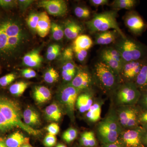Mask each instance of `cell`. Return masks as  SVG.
Here are the masks:
<instances>
[{"mask_svg": "<svg viewBox=\"0 0 147 147\" xmlns=\"http://www.w3.org/2000/svg\"><path fill=\"white\" fill-rule=\"evenodd\" d=\"M101 61L106 64L108 66L113 69L114 71H116L119 76H120L121 70L123 64L120 63L119 62L116 60L115 59L106 55L105 53L101 52L100 54Z\"/></svg>", "mask_w": 147, "mask_h": 147, "instance_id": "484cf974", "label": "cell"}, {"mask_svg": "<svg viewBox=\"0 0 147 147\" xmlns=\"http://www.w3.org/2000/svg\"><path fill=\"white\" fill-rule=\"evenodd\" d=\"M62 70L67 71H76V66L71 62L67 61L63 66Z\"/></svg>", "mask_w": 147, "mask_h": 147, "instance_id": "f6af8a7d", "label": "cell"}, {"mask_svg": "<svg viewBox=\"0 0 147 147\" xmlns=\"http://www.w3.org/2000/svg\"><path fill=\"white\" fill-rule=\"evenodd\" d=\"M139 124L142 125L147 123V110L141 112L139 115Z\"/></svg>", "mask_w": 147, "mask_h": 147, "instance_id": "681fc988", "label": "cell"}, {"mask_svg": "<svg viewBox=\"0 0 147 147\" xmlns=\"http://www.w3.org/2000/svg\"><path fill=\"white\" fill-rule=\"evenodd\" d=\"M45 115L48 119L58 121L61 117L60 108L56 103H53L47 106L45 110Z\"/></svg>", "mask_w": 147, "mask_h": 147, "instance_id": "d4e9b609", "label": "cell"}, {"mask_svg": "<svg viewBox=\"0 0 147 147\" xmlns=\"http://www.w3.org/2000/svg\"><path fill=\"white\" fill-rule=\"evenodd\" d=\"M30 139L25 137L19 132H16L11 134L5 140L7 147H20L25 144H29Z\"/></svg>", "mask_w": 147, "mask_h": 147, "instance_id": "e0dca14e", "label": "cell"}, {"mask_svg": "<svg viewBox=\"0 0 147 147\" xmlns=\"http://www.w3.org/2000/svg\"><path fill=\"white\" fill-rule=\"evenodd\" d=\"M134 83L141 91L147 90V62L140 70Z\"/></svg>", "mask_w": 147, "mask_h": 147, "instance_id": "cb8c5ba5", "label": "cell"}, {"mask_svg": "<svg viewBox=\"0 0 147 147\" xmlns=\"http://www.w3.org/2000/svg\"><path fill=\"white\" fill-rule=\"evenodd\" d=\"M38 6L54 16H63L67 13V4L63 0H43L38 3Z\"/></svg>", "mask_w": 147, "mask_h": 147, "instance_id": "7c38bea8", "label": "cell"}, {"mask_svg": "<svg viewBox=\"0 0 147 147\" xmlns=\"http://www.w3.org/2000/svg\"><path fill=\"white\" fill-rule=\"evenodd\" d=\"M101 113V107L99 103L93 104L86 114V117L92 122H96L99 120Z\"/></svg>", "mask_w": 147, "mask_h": 147, "instance_id": "4316f807", "label": "cell"}, {"mask_svg": "<svg viewBox=\"0 0 147 147\" xmlns=\"http://www.w3.org/2000/svg\"><path fill=\"white\" fill-rule=\"evenodd\" d=\"M91 82V77L89 74L86 71L81 70L76 74L70 85L81 90L88 88Z\"/></svg>", "mask_w": 147, "mask_h": 147, "instance_id": "5bb4252c", "label": "cell"}, {"mask_svg": "<svg viewBox=\"0 0 147 147\" xmlns=\"http://www.w3.org/2000/svg\"><path fill=\"white\" fill-rule=\"evenodd\" d=\"M94 74L100 86L106 90L115 88L118 82V74L101 61L94 66Z\"/></svg>", "mask_w": 147, "mask_h": 147, "instance_id": "52a82bcc", "label": "cell"}, {"mask_svg": "<svg viewBox=\"0 0 147 147\" xmlns=\"http://www.w3.org/2000/svg\"><path fill=\"white\" fill-rule=\"evenodd\" d=\"M29 86V83L24 82H19L12 84L9 89L11 94L16 96H20L24 94Z\"/></svg>", "mask_w": 147, "mask_h": 147, "instance_id": "83f0119b", "label": "cell"}, {"mask_svg": "<svg viewBox=\"0 0 147 147\" xmlns=\"http://www.w3.org/2000/svg\"><path fill=\"white\" fill-rule=\"evenodd\" d=\"M39 18V14L35 12L31 13L27 19L29 28L33 31L36 32V28Z\"/></svg>", "mask_w": 147, "mask_h": 147, "instance_id": "4dcf8cb0", "label": "cell"}, {"mask_svg": "<svg viewBox=\"0 0 147 147\" xmlns=\"http://www.w3.org/2000/svg\"><path fill=\"white\" fill-rule=\"evenodd\" d=\"M118 34V32L115 30L98 33L96 36V43L98 45H108L115 41Z\"/></svg>", "mask_w": 147, "mask_h": 147, "instance_id": "ac0fdd59", "label": "cell"}, {"mask_svg": "<svg viewBox=\"0 0 147 147\" xmlns=\"http://www.w3.org/2000/svg\"><path fill=\"white\" fill-rule=\"evenodd\" d=\"M57 138L54 135L48 133L44 139V144L47 147L54 146L57 143Z\"/></svg>", "mask_w": 147, "mask_h": 147, "instance_id": "74e56055", "label": "cell"}, {"mask_svg": "<svg viewBox=\"0 0 147 147\" xmlns=\"http://www.w3.org/2000/svg\"><path fill=\"white\" fill-rule=\"evenodd\" d=\"M141 92L134 82H125L116 93V100L119 105L134 106L141 97Z\"/></svg>", "mask_w": 147, "mask_h": 147, "instance_id": "8992f818", "label": "cell"}, {"mask_svg": "<svg viewBox=\"0 0 147 147\" xmlns=\"http://www.w3.org/2000/svg\"><path fill=\"white\" fill-rule=\"evenodd\" d=\"M141 97L138 101L140 107L144 111L147 110V90L142 91Z\"/></svg>", "mask_w": 147, "mask_h": 147, "instance_id": "8d00e7d4", "label": "cell"}, {"mask_svg": "<svg viewBox=\"0 0 147 147\" xmlns=\"http://www.w3.org/2000/svg\"><path fill=\"white\" fill-rule=\"evenodd\" d=\"M60 49L61 48H59L53 53L47 54V59L49 61H53V60L55 59L59 55L60 53Z\"/></svg>", "mask_w": 147, "mask_h": 147, "instance_id": "f907efd6", "label": "cell"}, {"mask_svg": "<svg viewBox=\"0 0 147 147\" xmlns=\"http://www.w3.org/2000/svg\"><path fill=\"white\" fill-rule=\"evenodd\" d=\"M117 11H109L95 14L92 19L86 23L87 28L91 33L113 29L118 32L122 38H125L126 36L120 28L117 21Z\"/></svg>", "mask_w": 147, "mask_h": 147, "instance_id": "3957f363", "label": "cell"}, {"mask_svg": "<svg viewBox=\"0 0 147 147\" xmlns=\"http://www.w3.org/2000/svg\"><path fill=\"white\" fill-rule=\"evenodd\" d=\"M91 5L98 7L101 6L105 5H107L109 2V1L108 0H91L90 1Z\"/></svg>", "mask_w": 147, "mask_h": 147, "instance_id": "bcb514c9", "label": "cell"}, {"mask_svg": "<svg viewBox=\"0 0 147 147\" xmlns=\"http://www.w3.org/2000/svg\"><path fill=\"white\" fill-rule=\"evenodd\" d=\"M88 147H89L95 146L97 144L96 139L95 137L94 133L93 131H88Z\"/></svg>", "mask_w": 147, "mask_h": 147, "instance_id": "ee69618b", "label": "cell"}, {"mask_svg": "<svg viewBox=\"0 0 147 147\" xmlns=\"http://www.w3.org/2000/svg\"><path fill=\"white\" fill-rule=\"evenodd\" d=\"M47 130L49 134L55 136L59 132L60 127L57 124L52 123L47 126Z\"/></svg>", "mask_w": 147, "mask_h": 147, "instance_id": "60d3db41", "label": "cell"}, {"mask_svg": "<svg viewBox=\"0 0 147 147\" xmlns=\"http://www.w3.org/2000/svg\"><path fill=\"white\" fill-rule=\"evenodd\" d=\"M92 45V40L90 36L86 35H80L74 42L73 50H88Z\"/></svg>", "mask_w": 147, "mask_h": 147, "instance_id": "7402d4cb", "label": "cell"}, {"mask_svg": "<svg viewBox=\"0 0 147 147\" xmlns=\"http://www.w3.org/2000/svg\"><path fill=\"white\" fill-rule=\"evenodd\" d=\"M142 127H143L145 129L147 130V123L143 124L142 125Z\"/></svg>", "mask_w": 147, "mask_h": 147, "instance_id": "9f6ffc18", "label": "cell"}, {"mask_svg": "<svg viewBox=\"0 0 147 147\" xmlns=\"http://www.w3.org/2000/svg\"><path fill=\"white\" fill-rule=\"evenodd\" d=\"M144 131L142 126L129 129L122 133V142L126 147H145L142 141Z\"/></svg>", "mask_w": 147, "mask_h": 147, "instance_id": "9c48e42d", "label": "cell"}, {"mask_svg": "<svg viewBox=\"0 0 147 147\" xmlns=\"http://www.w3.org/2000/svg\"><path fill=\"white\" fill-rule=\"evenodd\" d=\"M59 74L55 69L50 68L46 71L44 76L45 82L49 84H53L58 80Z\"/></svg>", "mask_w": 147, "mask_h": 147, "instance_id": "1f68e13d", "label": "cell"}, {"mask_svg": "<svg viewBox=\"0 0 147 147\" xmlns=\"http://www.w3.org/2000/svg\"><path fill=\"white\" fill-rule=\"evenodd\" d=\"M23 117L24 122L28 126L36 125L40 122L39 115L30 108H28L24 111Z\"/></svg>", "mask_w": 147, "mask_h": 147, "instance_id": "603a6c76", "label": "cell"}, {"mask_svg": "<svg viewBox=\"0 0 147 147\" xmlns=\"http://www.w3.org/2000/svg\"><path fill=\"white\" fill-rule=\"evenodd\" d=\"M51 30L53 38L55 40H60L63 38L64 29L60 25L53 22L51 24Z\"/></svg>", "mask_w": 147, "mask_h": 147, "instance_id": "f546056e", "label": "cell"}, {"mask_svg": "<svg viewBox=\"0 0 147 147\" xmlns=\"http://www.w3.org/2000/svg\"><path fill=\"white\" fill-rule=\"evenodd\" d=\"M20 147H33L30 144H25L23 145V146H21Z\"/></svg>", "mask_w": 147, "mask_h": 147, "instance_id": "6f0895ef", "label": "cell"}, {"mask_svg": "<svg viewBox=\"0 0 147 147\" xmlns=\"http://www.w3.org/2000/svg\"><path fill=\"white\" fill-rule=\"evenodd\" d=\"M0 147H7L6 144L5 140L2 137H0Z\"/></svg>", "mask_w": 147, "mask_h": 147, "instance_id": "11a10c76", "label": "cell"}, {"mask_svg": "<svg viewBox=\"0 0 147 147\" xmlns=\"http://www.w3.org/2000/svg\"><path fill=\"white\" fill-rule=\"evenodd\" d=\"M76 73V71H67L62 70L61 74L64 80L67 82H69L74 79Z\"/></svg>", "mask_w": 147, "mask_h": 147, "instance_id": "7bdbcfd3", "label": "cell"}, {"mask_svg": "<svg viewBox=\"0 0 147 147\" xmlns=\"http://www.w3.org/2000/svg\"><path fill=\"white\" fill-rule=\"evenodd\" d=\"M74 11L75 15L79 18L86 19L90 16V11L89 9L84 7H77Z\"/></svg>", "mask_w": 147, "mask_h": 147, "instance_id": "e575fe53", "label": "cell"}, {"mask_svg": "<svg viewBox=\"0 0 147 147\" xmlns=\"http://www.w3.org/2000/svg\"><path fill=\"white\" fill-rule=\"evenodd\" d=\"M77 136V131L73 128H69L63 134V139L67 143H69L75 140Z\"/></svg>", "mask_w": 147, "mask_h": 147, "instance_id": "836d02e7", "label": "cell"}, {"mask_svg": "<svg viewBox=\"0 0 147 147\" xmlns=\"http://www.w3.org/2000/svg\"><path fill=\"white\" fill-rule=\"evenodd\" d=\"M76 105L78 110L81 113L88 111L93 105L92 96L88 94L80 95L76 100Z\"/></svg>", "mask_w": 147, "mask_h": 147, "instance_id": "44dd1931", "label": "cell"}, {"mask_svg": "<svg viewBox=\"0 0 147 147\" xmlns=\"http://www.w3.org/2000/svg\"><path fill=\"white\" fill-rule=\"evenodd\" d=\"M134 0H115L112 3V7L115 9H130L136 5Z\"/></svg>", "mask_w": 147, "mask_h": 147, "instance_id": "f1b7e54d", "label": "cell"}, {"mask_svg": "<svg viewBox=\"0 0 147 147\" xmlns=\"http://www.w3.org/2000/svg\"><path fill=\"white\" fill-rule=\"evenodd\" d=\"M74 53H76V57L78 60L82 62L86 58L88 55V51L86 50H74Z\"/></svg>", "mask_w": 147, "mask_h": 147, "instance_id": "b9f144b4", "label": "cell"}, {"mask_svg": "<svg viewBox=\"0 0 147 147\" xmlns=\"http://www.w3.org/2000/svg\"><path fill=\"white\" fill-rule=\"evenodd\" d=\"M60 147H67L66 146L63 144H60Z\"/></svg>", "mask_w": 147, "mask_h": 147, "instance_id": "680465c9", "label": "cell"}, {"mask_svg": "<svg viewBox=\"0 0 147 147\" xmlns=\"http://www.w3.org/2000/svg\"><path fill=\"white\" fill-rule=\"evenodd\" d=\"M88 131H85L82 134L81 139H80V142L82 146L85 147H88Z\"/></svg>", "mask_w": 147, "mask_h": 147, "instance_id": "7dc6e473", "label": "cell"}, {"mask_svg": "<svg viewBox=\"0 0 147 147\" xmlns=\"http://www.w3.org/2000/svg\"><path fill=\"white\" fill-rule=\"evenodd\" d=\"M34 96L38 103H42L50 100L52 95L49 89L44 86H39L35 88Z\"/></svg>", "mask_w": 147, "mask_h": 147, "instance_id": "ffe728a7", "label": "cell"}, {"mask_svg": "<svg viewBox=\"0 0 147 147\" xmlns=\"http://www.w3.org/2000/svg\"><path fill=\"white\" fill-rule=\"evenodd\" d=\"M124 145L123 142L120 141H117L115 143L112 144H103L101 147H123Z\"/></svg>", "mask_w": 147, "mask_h": 147, "instance_id": "816d5d0a", "label": "cell"}, {"mask_svg": "<svg viewBox=\"0 0 147 147\" xmlns=\"http://www.w3.org/2000/svg\"><path fill=\"white\" fill-rule=\"evenodd\" d=\"M147 62L145 59L132 61L124 63L120 75H121L126 82H135L140 70Z\"/></svg>", "mask_w": 147, "mask_h": 147, "instance_id": "8fae6325", "label": "cell"}, {"mask_svg": "<svg viewBox=\"0 0 147 147\" xmlns=\"http://www.w3.org/2000/svg\"><path fill=\"white\" fill-rule=\"evenodd\" d=\"M56 147H60V144H58L57 146H56Z\"/></svg>", "mask_w": 147, "mask_h": 147, "instance_id": "91938a15", "label": "cell"}, {"mask_svg": "<svg viewBox=\"0 0 147 147\" xmlns=\"http://www.w3.org/2000/svg\"><path fill=\"white\" fill-rule=\"evenodd\" d=\"M97 133L103 144H112L117 141L122 132V126L118 115L111 113L98 124Z\"/></svg>", "mask_w": 147, "mask_h": 147, "instance_id": "277c9868", "label": "cell"}, {"mask_svg": "<svg viewBox=\"0 0 147 147\" xmlns=\"http://www.w3.org/2000/svg\"><path fill=\"white\" fill-rule=\"evenodd\" d=\"M22 117L21 108L17 102L7 98L0 97V133L15 127L21 128L31 135L41 133L40 130L25 124Z\"/></svg>", "mask_w": 147, "mask_h": 147, "instance_id": "7a4b0ae2", "label": "cell"}, {"mask_svg": "<svg viewBox=\"0 0 147 147\" xmlns=\"http://www.w3.org/2000/svg\"><path fill=\"white\" fill-rule=\"evenodd\" d=\"M80 91L69 84L64 87L61 91V100L71 115H74L75 104Z\"/></svg>", "mask_w": 147, "mask_h": 147, "instance_id": "30bf717a", "label": "cell"}, {"mask_svg": "<svg viewBox=\"0 0 147 147\" xmlns=\"http://www.w3.org/2000/svg\"><path fill=\"white\" fill-rule=\"evenodd\" d=\"M125 22L126 26L134 34H140L146 28V24L142 17L134 12L127 15Z\"/></svg>", "mask_w": 147, "mask_h": 147, "instance_id": "4fadbf2b", "label": "cell"}, {"mask_svg": "<svg viewBox=\"0 0 147 147\" xmlns=\"http://www.w3.org/2000/svg\"><path fill=\"white\" fill-rule=\"evenodd\" d=\"M16 75L13 73L8 74L0 78V86L5 87L9 85L16 79Z\"/></svg>", "mask_w": 147, "mask_h": 147, "instance_id": "d590c367", "label": "cell"}, {"mask_svg": "<svg viewBox=\"0 0 147 147\" xmlns=\"http://www.w3.org/2000/svg\"><path fill=\"white\" fill-rule=\"evenodd\" d=\"M27 71L29 72V73L30 74L31 76H32V78L36 77V72L33 69H32L31 68H27L26 69Z\"/></svg>", "mask_w": 147, "mask_h": 147, "instance_id": "db71d44e", "label": "cell"}, {"mask_svg": "<svg viewBox=\"0 0 147 147\" xmlns=\"http://www.w3.org/2000/svg\"><path fill=\"white\" fill-rule=\"evenodd\" d=\"M73 49L71 47L67 48L63 51L62 54V59L64 61H69L73 59L74 57Z\"/></svg>", "mask_w": 147, "mask_h": 147, "instance_id": "ab89813d", "label": "cell"}, {"mask_svg": "<svg viewBox=\"0 0 147 147\" xmlns=\"http://www.w3.org/2000/svg\"><path fill=\"white\" fill-rule=\"evenodd\" d=\"M50 18L46 11L39 13V18L36 28V32L40 36L44 38L47 36L51 29Z\"/></svg>", "mask_w": 147, "mask_h": 147, "instance_id": "9a60e30c", "label": "cell"}, {"mask_svg": "<svg viewBox=\"0 0 147 147\" xmlns=\"http://www.w3.org/2000/svg\"><path fill=\"white\" fill-rule=\"evenodd\" d=\"M121 54L124 63L142 59L145 54L142 45L133 40L122 38L116 44L115 47Z\"/></svg>", "mask_w": 147, "mask_h": 147, "instance_id": "5b68a950", "label": "cell"}, {"mask_svg": "<svg viewBox=\"0 0 147 147\" xmlns=\"http://www.w3.org/2000/svg\"><path fill=\"white\" fill-rule=\"evenodd\" d=\"M17 1L13 0H0V6L5 9H9L14 7L18 3Z\"/></svg>", "mask_w": 147, "mask_h": 147, "instance_id": "f35d334b", "label": "cell"}, {"mask_svg": "<svg viewBox=\"0 0 147 147\" xmlns=\"http://www.w3.org/2000/svg\"><path fill=\"white\" fill-rule=\"evenodd\" d=\"M64 25V35L69 39H75L82 32V27L75 21L67 20Z\"/></svg>", "mask_w": 147, "mask_h": 147, "instance_id": "2e32d148", "label": "cell"}, {"mask_svg": "<svg viewBox=\"0 0 147 147\" xmlns=\"http://www.w3.org/2000/svg\"><path fill=\"white\" fill-rule=\"evenodd\" d=\"M102 52L118 61L122 64L123 65L124 63L121 54L115 48H113V47H108L102 50Z\"/></svg>", "mask_w": 147, "mask_h": 147, "instance_id": "d6a6232c", "label": "cell"}, {"mask_svg": "<svg viewBox=\"0 0 147 147\" xmlns=\"http://www.w3.org/2000/svg\"><path fill=\"white\" fill-rule=\"evenodd\" d=\"M30 41L29 35L18 18L0 19V59L9 62L16 59Z\"/></svg>", "mask_w": 147, "mask_h": 147, "instance_id": "6da1fadb", "label": "cell"}, {"mask_svg": "<svg viewBox=\"0 0 147 147\" xmlns=\"http://www.w3.org/2000/svg\"><path fill=\"white\" fill-rule=\"evenodd\" d=\"M22 74L23 76H24L25 78H26V79H31V78H32V76H31L30 74L27 71L26 69H24V70L22 71Z\"/></svg>", "mask_w": 147, "mask_h": 147, "instance_id": "f5cc1de1", "label": "cell"}, {"mask_svg": "<svg viewBox=\"0 0 147 147\" xmlns=\"http://www.w3.org/2000/svg\"><path fill=\"white\" fill-rule=\"evenodd\" d=\"M42 61V57L39 51L34 50L27 53L23 58V62L25 65L32 67H38Z\"/></svg>", "mask_w": 147, "mask_h": 147, "instance_id": "d6986e66", "label": "cell"}, {"mask_svg": "<svg viewBox=\"0 0 147 147\" xmlns=\"http://www.w3.org/2000/svg\"><path fill=\"white\" fill-rule=\"evenodd\" d=\"M33 1L32 0H20L18 1V3L21 8L24 9L28 7Z\"/></svg>", "mask_w": 147, "mask_h": 147, "instance_id": "c3c4849f", "label": "cell"}, {"mask_svg": "<svg viewBox=\"0 0 147 147\" xmlns=\"http://www.w3.org/2000/svg\"><path fill=\"white\" fill-rule=\"evenodd\" d=\"M140 113V110L135 105H124L119 109L118 112V117L121 125L128 129L139 126Z\"/></svg>", "mask_w": 147, "mask_h": 147, "instance_id": "ba28073f", "label": "cell"}]
</instances>
